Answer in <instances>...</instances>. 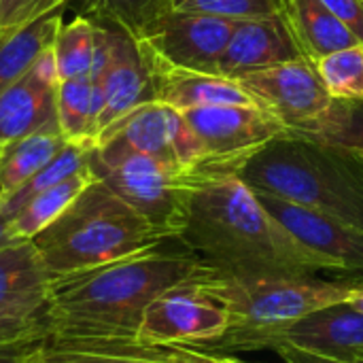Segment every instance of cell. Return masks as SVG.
I'll list each match as a JSON object with an SVG mask.
<instances>
[{"instance_id": "obj_13", "label": "cell", "mask_w": 363, "mask_h": 363, "mask_svg": "<svg viewBox=\"0 0 363 363\" xmlns=\"http://www.w3.org/2000/svg\"><path fill=\"white\" fill-rule=\"evenodd\" d=\"M57 87L60 74L49 47L21 79L0 94V145L36 132L60 130Z\"/></svg>"}, {"instance_id": "obj_18", "label": "cell", "mask_w": 363, "mask_h": 363, "mask_svg": "<svg viewBox=\"0 0 363 363\" xmlns=\"http://www.w3.org/2000/svg\"><path fill=\"white\" fill-rule=\"evenodd\" d=\"M49 294L51 277L32 240L0 247V315L43 319Z\"/></svg>"}, {"instance_id": "obj_5", "label": "cell", "mask_w": 363, "mask_h": 363, "mask_svg": "<svg viewBox=\"0 0 363 363\" xmlns=\"http://www.w3.org/2000/svg\"><path fill=\"white\" fill-rule=\"evenodd\" d=\"M211 283L230 308L232 325L215 342L202 345L206 351H253L255 345L287 325L340 302H351L363 291V274H319L277 277L236 281L208 272Z\"/></svg>"}, {"instance_id": "obj_1", "label": "cell", "mask_w": 363, "mask_h": 363, "mask_svg": "<svg viewBox=\"0 0 363 363\" xmlns=\"http://www.w3.org/2000/svg\"><path fill=\"white\" fill-rule=\"evenodd\" d=\"M174 240L215 274L236 281L336 274L325 257L298 242L232 172L198 170Z\"/></svg>"}, {"instance_id": "obj_33", "label": "cell", "mask_w": 363, "mask_h": 363, "mask_svg": "<svg viewBox=\"0 0 363 363\" xmlns=\"http://www.w3.org/2000/svg\"><path fill=\"white\" fill-rule=\"evenodd\" d=\"M363 45V0H323Z\"/></svg>"}, {"instance_id": "obj_39", "label": "cell", "mask_w": 363, "mask_h": 363, "mask_svg": "<svg viewBox=\"0 0 363 363\" xmlns=\"http://www.w3.org/2000/svg\"><path fill=\"white\" fill-rule=\"evenodd\" d=\"M23 363H28V357H26V362H23Z\"/></svg>"}, {"instance_id": "obj_26", "label": "cell", "mask_w": 363, "mask_h": 363, "mask_svg": "<svg viewBox=\"0 0 363 363\" xmlns=\"http://www.w3.org/2000/svg\"><path fill=\"white\" fill-rule=\"evenodd\" d=\"M57 117H60V130L68 143H79L87 147L96 145L98 113L94 104V87H91L89 72L60 81Z\"/></svg>"}, {"instance_id": "obj_9", "label": "cell", "mask_w": 363, "mask_h": 363, "mask_svg": "<svg viewBox=\"0 0 363 363\" xmlns=\"http://www.w3.org/2000/svg\"><path fill=\"white\" fill-rule=\"evenodd\" d=\"M234 28L236 21L232 19L172 9L136 40L172 66L219 74V62L232 40Z\"/></svg>"}, {"instance_id": "obj_6", "label": "cell", "mask_w": 363, "mask_h": 363, "mask_svg": "<svg viewBox=\"0 0 363 363\" xmlns=\"http://www.w3.org/2000/svg\"><path fill=\"white\" fill-rule=\"evenodd\" d=\"M89 168L98 181L140 213L166 238L179 236L189 191L198 181L196 168L164 164L130 149L117 138H106L91 149Z\"/></svg>"}, {"instance_id": "obj_36", "label": "cell", "mask_w": 363, "mask_h": 363, "mask_svg": "<svg viewBox=\"0 0 363 363\" xmlns=\"http://www.w3.org/2000/svg\"><path fill=\"white\" fill-rule=\"evenodd\" d=\"M274 353H277V355H281L285 363H342V362H336V359L321 357V355H313V353H304V351L287 349V347L277 349Z\"/></svg>"}, {"instance_id": "obj_20", "label": "cell", "mask_w": 363, "mask_h": 363, "mask_svg": "<svg viewBox=\"0 0 363 363\" xmlns=\"http://www.w3.org/2000/svg\"><path fill=\"white\" fill-rule=\"evenodd\" d=\"M285 19L298 47L311 62L362 45L323 0H285Z\"/></svg>"}, {"instance_id": "obj_12", "label": "cell", "mask_w": 363, "mask_h": 363, "mask_svg": "<svg viewBox=\"0 0 363 363\" xmlns=\"http://www.w3.org/2000/svg\"><path fill=\"white\" fill-rule=\"evenodd\" d=\"M266 211L306 249L325 257L336 274H363V230L306 206L255 191Z\"/></svg>"}, {"instance_id": "obj_21", "label": "cell", "mask_w": 363, "mask_h": 363, "mask_svg": "<svg viewBox=\"0 0 363 363\" xmlns=\"http://www.w3.org/2000/svg\"><path fill=\"white\" fill-rule=\"evenodd\" d=\"M62 23L60 9L21 28L0 30V94L21 79L53 45Z\"/></svg>"}, {"instance_id": "obj_25", "label": "cell", "mask_w": 363, "mask_h": 363, "mask_svg": "<svg viewBox=\"0 0 363 363\" xmlns=\"http://www.w3.org/2000/svg\"><path fill=\"white\" fill-rule=\"evenodd\" d=\"M289 132L315 143L363 153V100H332L319 117Z\"/></svg>"}, {"instance_id": "obj_8", "label": "cell", "mask_w": 363, "mask_h": 363, "mask_svg": "<svg viewBox=\"0 0 363 363\" xmlns=\"http://www.w3.org/2000/svg\"><path fill=\"white\" fill-rule=\"evenodd\" d=\"M194 136L200 143L202 172L238 170L268 143L289 130L259 106H200L181 111Z\"/></svg>"}, {"instance_id": "obj_2", "label": "cell", "mask_w": 363, "mask_h": 363, "mask_svg": "<svg viewBox=\"0 0 363 363\" xmlns=\"http://www.w3.org/2000/svg\"><path fill=\"white\" fill-rule=\"evenodd\" d=\"M166 245L51 281L43 317L47 336H136L157 296L208 270L181 242V249Z\"/></svg>"}, {"instance_id": "obj_23", "label": "cell", "mask_w": 363, "mask_h": 363, "mask_svg": "<svg viewBox=\"0 0 363 363\" xmlns=\"http://www.w3.org/2000/svg\"><path fill=\"white\" fill-rule=\"evenodd\" d=\"M91 168L81 170L66 181L40 191L34 196L23 208H19L11 219H9V230L15 240H32L38 236L47 225H51L77 198L79 194L94 181Z\"/></svg>"}, {"instance_id": "obj_14", "label": "cell", "mask_w": 363, "mask_h": 363, "mask_svg": "<svg viewBox=\"0 0 363 363\" xmlns=\"http://www.w3.org/2000/svg\"><path fill=\"white\" fill-rule=\"evenodd\" d=\"M138 49L149 70L153 96L157 102H164L177 111H189L200 106H223V104L257 106L255 100L242 89V85L236 79L172 66L162 57H157L143 43H138Z\"/></svg>"}, {"instance_id": "obj_15", "label": "cell", "mask_w": 363, "mask_h": 363, "mask_svg": "<svg viewBox=\"0 0 363 363\" xmlns=\"http://www.w3.org/2000/svg\"><path fill=\"white\" fill-rule=\"evenodd\" d=\"M28 363H185L181 347L145 342L138 336H45Z\"/></svg>"}, {"instance_id": "obj_3", "label": "cell", "mask_w": 363, "mask_h": 363, "mask_svg": "<svg viewBox=\"0 0 363 363\" xmlns=\"http://www.w3.org/2000/svg\"><path fill=\"white\" fill-rule=\"evenodd\" d=\"M238 177L253 191L363 230V153L287 132L259 149Z\"/></svg>"}, {"instance_id": "obj_35", "label": "cell", "mask_w": 363, "mask_h": 363, "mask_svg": "<svg viewBox=\"0 0 363 363\" xmlns=\"http://www.w3.org/2000/svg\"><path fill=\"white\" fill-rule=\"evenodd\" d=\"M38 340H28V342H13V345H0V363H23L26 357L32 353V349L40 342Z\"/></svg>"}, {"instance_id": "obj_32", "label": "cell", "mask_w": 363, "mask_h": 363, "mask_svg": "<svg viewBox=\"0 0 363 363\" xmlns=\"http://www.w3.org/2000/svg\"><path fill=\"white\" fill-rule=\"evenodd\" d=\"M47 336V325L43 319H17L0 315V345L28 342Z\"/></svg>"}, {"instance_id": "obj_16", "label": "cell", "mask_w": 363, "mask_h": 363, "mask_svg": "<svg viewBox=\"0 0 363 363\" xmlns=\"http://www.w3.org/2000/svg\"><path fill=\"white\" fill-rule=\"evenodd\" d=\"M306 60L283 15L236 21L232 40L221 55L219 74L238 79L247 72Z\"/></svg>"}, {"instance_id": "obj_37", "label": "cell", "mask_w": 363, "mask_h": 363, "mask_svg": "<svg viewBox=\"0 0 363 363\" xmlns=\"http://www.w3.org/2000/svg\"><path fill=\"white\" fill-rule=\"evenodd\" d=\"M15 238H13V234H11V230H9V219L0 213V247H4V245H9V242H13Z\"/></svg>"}, {"instance_id": "obj_38", "label": "cell", "mask_w": 363, "mask_h": 363, "mask_svg": "<svg viewBox=\"0 0 363 363\" xmlns=\"http://www.w3.org/2000/svg\"><path fill=\"white\" fill-rule=\"evenodd\" d=\"M351 304H353V306H355L357 311H362V313H363V291H359V294H357V296H355V298L351 300Z\"/></svg>"}, {"instance_id": "obj_22", "label": "cell", "mask_w": 363, "mask_h": 363, "mask_svg": "<svg viewBox=\"0 0 363 363\" xmlns=\"http://www.w3.org/2000/svg\"><path fill=\"white\" fill-rule=\"evenodd\" d=\"M66 145L68 140L60 130L36 132L0 145V196H6L21 187Z\"/></svg>"}, {"instance_id": "obj_17", "label": "cell", "mask_w": 363, "mask_h": 363, "mask_svg": "<svg viewBox=\"0 0 363 363\" xmlns=\"http://www.w3.org/2000/svg\"><path fill=\"white\" fill-rule=\"evenodd\" d=\"M104 28L108 38V62L104 72V102L98 117V136L136 106L155 100L151 77L136 38L117 28Z\"/></svg>"}, {"instance_id": "obj_27", "label": "cell", "mask_w": 363, "mask_h": 363, "mask_svg": "<svg viewBox=\"0 0 363 363\" xmlns=\"http://www.w3.org/2000/svg\"><path fill=\"white\" fill-rule=\"evenodd\" d=\"M94 147L87 145H79V143H68L45 168H40L32 179H28L21 187H17L15 191L0 196V213L11 219L19 208H23L34 196H38L40 191L66 181L68 177L87 170L89 168V153Z\"/></svg>"}, {"instance_id": "obj_7", "label": "cell", "mask_w": 363, "mask_h": 363, "mask_svg": "<svg viewBox=\"0 0 363 363\" xmlns=\"http://www.w3.org/2000/svg\"><path fill=\"white\" fill-rule=\"evenodd\" d=\"M211 268L157 296L145 311L138 338L153 345L202 347L219 340L232 325V315L208 279Z\"/></svg>"}, {"instance_id": "obj_29", "label": "cell", "mask_w": 363, "mask_h": 363, "mask_svg": "<svg viewBox=\"0 0 363 363\" xmlns=\"http://www.w3.org/2000/svg\"><path fill=\"white\" fill-rule=\"evenodd\" d=\"M332 100H363V45L313 62Z\"/></svg>"}, {"instance_id": "obj_11", "label": "cell", "mask_w": 363, "mask_h": 363, "mask_svg": "<svg viewBox=\"0 0 363 363\" xmlns=\"http://www.w3.org/2000/svg\"><path fill=\"white\" fill-rule=\"evenodd\" d=\"M296 349L342 363H363V313L351 302L321 308L262 338L253 351Z\"/></svg>"}, {"instance_id": "obj_19", "label": "cell", "mask_w": 363, "mask_h": 363, "mask_svg": "<svg viewBox=\"0 0 363 363\" xmlns=\"http://www.w3.org/2000/svg\"><path fill=\"white\" fill-rule=\"evenodd\" d=\"M177 115L179 111L164 102H157V100L145 102L136 106L134 111H130L128 115H123L113 125H108L98 136L96 145L106 138H117L143 155H149L170 166H181L174 153V145H172V128H174Z\"/></svg>"}, {"instance_id": "obj_30", "label": "cell", "mask_w": 363, "mask_h": 363, "mask_svg": "<svg viewBox=\"0 0 363 363\" xmlns=\"http://www.w3.org/2000/svg\"><path fill=\"white\" fill-rule=\"evenodd\" d=\"M172 9L223 17L232 21H245L283 15L285 0H174Z\"/></svg>"}, {"instance_id": "obj_10", "label": "cell", "mask_w": 363, "mask_h": 363, "mask_svg": "<svg viewBox=\"0 0 363 363\" xmlns=\"http://www.w3.org/2000/svg\"><path fill=\"white\" fill-rule=\"evenodd\" d=\"M236 81L259 108L279 119L287 130L313 121L332 104V96L311 60L253 70Z\"/></svg>"}, {"instance_id": "obj_28", "label": "cell", "mask_w": 363, "mask_h": 363, "mask_svg": "<svg viewBox=\"0 0 363 363\" xmlns=\"http://www.w3.org/2000/svg\"><path fill=\"white\" fill-rule=\"evenodd\" d=\"M96 28L87 17L77 15L70 23H62L51 45L60 81L87 74L96 55Z\"/></svg>"}, {"instance_id": "obj_31", "label": "cell", "mask_w": 363, "mask_h": 363, "mask_svg": "<svg viewBox=\"0 0 363 363\" xmlns=\"http://www.w3.org/2000/svg\"><path fill=\"white\" fill-rule=\"evenodd\" d=\"M66 4L68 0H0V30L21 28Z\"/></svg>"}, {"instance_id": "obj_24", "label": "cell", "mask_w": 363, "mask_h": 363, "mask_svg": "<svg viewBox=\"0 0 363 363\" xmlns=\"http://www.w3.org/2000/svg\"><path fill=\"white\" fill-rule=\"evenodd\" d=\"M174 0H68L70 9L94 23L117 28L138 38L153 21L172 11Z\"/></svg>"}, {"instance_id": "obj_34", "label": "cell", "mask_w": 363, "mask_h": 363, "mask_svg": "<svg viewBox=\"0 0 363 363\" xmlns=\"http://www.w3.org/2000/svg\"><path fill=\"white\" fill-rule=\"evenodd\" d=\"M181 353H183L185 363H247L236 359V357L221 355V353L206 351V349H202V347H191V345H183V347H181Z\"/></svg>"}, {"instance_id": "obj_4", "label": "cell", "mask_w": 363, "mask_h": 363, "mask_svg": "<svg viewBox=\"0 0 363 363\" xmlns=\"http://www.w3.org/2000/svg\"><path fill=\"white\" fill-rule=\"evenodd\" d=\"M166 240L170 238L98 179L32 238L51 281L123 259Z\"/></svg>"}]
</instances>
